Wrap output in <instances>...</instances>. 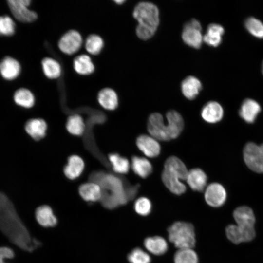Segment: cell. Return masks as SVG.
Instances as JSON below:
<instances>
[{
  "label": "cell",
  "mask_w": 263,
  "mask_h": 263,
  "mask_svg": "<svg viewBox=\"0 0 263 263\" xmlns=\"http://www.w3.org/2000/svg\"><path fill=\"white\" fill-rule=\"evenodd\" d=\"M167 125L171 139L176 138L184 128V120L181 115L177 111L171 110L166 114Z\"/></svg>",
  "instance_id": "obj_18"
},
{
  "label": "cell",
  "mask_w": 263,
  "mask_h": 263,
  "mask_svg": "<svg viewBox=\"0 0 263 263\" xmlns=\"http://www.w3.org/2000/svg\"><path fill=\"white\" fill-rule=\"evenodd\" d=\"M169 240L178 249L192 248L195 244L193 225L187 222H176L168 229Z\"/></svg>",
  "instance_id": "obj_2"
},
{
  "label": "cell",
  "mask_w": 263,
  "mask_h": 263,
  "mask_svg": "<svg viewBox=\"0 0 263 263\" xmlns=\"http://www.w3.org/2000/svg\"><path fill=\"white\" fill-rule=\"evenodd\" d=\"M25 130L33 139L38 140L45 136L47 124L41 118H32L26 122Z\"/></svg>",
  "instance_id": "obj_20"
},
{
  "label": "cell",
  "mask_w": 263,
  "mask_h": 263,
  "mask_svg": "<svg viewBox=\"0 0 263 263\" xmlns=\"http://www.w3.org/2000/svg\"><path fill=\"white\" fill-rule=\"evenodd\" d=\"M164 169L172 172L183 180H186L188 172L182 161L174 156H170L166 160Z\"/></svg>",
  "instance_id": "obj_28"
},
{
  "label": "cell",
  "mask_w": 263,
  "mask_h": 263,
  "mask_svg": "<svg viewBox=\"0 0 263 263\" xmlns=\"http://www.w3.org/2000/svg\"><path fill=\"white\" fill-rule=\"evenodd\" d=\"M225 233L228 240L235 244L251 241L255 238L256 234L254 227H243L236 224L227 225L225 228Z\"/></svg>",
  "instance_id": "obj_9"
},
{
  "label": "cell",
  "mask_w": 263,
  "mask_h": 263,
  "mask_svg": "<svg viewBox=\"0 0 263 263\" xmlns=\"http://www.w3.org/2000/svg\"><path fill=\"white\" fill-rule=\"evenodd\" d=\"M236 224L246 228H254L255 216L252 209L247 206H241L236 208L233 213Z\"/></svg>",
  "instance_id": "obj_12"
},
{
  "label": "cell",
  "mask_w": 263,
  "mask_h": 263,
  "mask_svg": "<svg viewBox=\"0 0 263 263\" xmlns=\"http://www.w3.org/2000/svg\"><path fill=\"white\" fill-rule=\"evenodd\" d=\"M136 144L138 148L149 157H156L160 153V145L152 136L145 134L139 135L137 138Z\"/></svg>",
  "instance_id": "obj_11"
},
{
  "label": "cell",
  "mask_w": 263,
  "mask_h": 263,
  "mask_svg": "<svg viewBox=\"0 0 263 263\" xmlns=\"http://www.w3.org/2000/svg\"><path fill=\"white\" fill-rule=\"evenodd\" d=\"M224 33V29L221 25L210 24L207 28L206 33L203 36V41L209 46L217 47L221 43Z\"/></svg>",
  "instance_id": "obj_26"
},
{
  "label": "cell",
  "mask_w": 263,
  "mask_h": 263,
  "mask_svg": "<svg viewBox=\"0 0 263 263\" xmlns=\"http://www.w3.org/2000/svg\"><path fill=\"white\" fill-rule=\"evenodd\" d=\"M73 68L79 75H87L92 74L95 70L94 65L89 55H80L75 58Z\"/></svg>",
  "instance_id": "obj_24"
},
{
  "label": "cell",
  "mask_w": 263,
  "mask_h": 263,
  "mask_svg": "<svg viewBox=\"0 0 263 263\" xmlns=\"http://www.w3.org/2000/svg\"><path fill=\"white\" fill-rule=\"evenodd\" d=\"M125 0H114V2H115L117 4H122L123 3Z\"/></svg>",
  "instance_id": "obj_42"
},
{
  "label": "cell",
  "mask_w": 263,
  "mask_h": 263,
  "mask_svg": "<svg viewBox=\"0 0 263 263\" xmlns=\"http://www.w3.org/2000/svg\"><path fill=\"white\" fill-rule=\"evenodd\" d=\"M109 159L112 165L113 169L120 174L127 173L130 169L128 160L118 154L112 153L109 155Z\"/></svg>",
  "instance_id": "obj_34"
},
{
  "label": "cell",
  "mask_w": 263,
  "mask_h": 263,
  "mask_svg": "<svg viewBox=\"0 0 263 263\" xmlns=\"http://www.w3.org/2000/svg\"><path fill=\"white\" fill-rule=\"evenodd\" d=\"M201 114L202 118L207 122L215 123L223 118L224 111L219 103L215 101H210L203 107Z\"/></svg>",
  "instance_id": "obj_13"
},
{
  "label": "cell",
  "mask_w": 263,
  "mask_h": 263,
  "mask_svg": "<svg viewBox=\"0 0 263 263\" xmlns=\"http://www.w3.org/2000/svg\"><path fill=\"white\" fill-rule=\"evenodd\" d=\"M261 110L260 104L252 99L244 100L240 107L239 115L245 121L253 123Z\"/></svg>",
  "instance_id": "obj_16"
},
{
  "label": "cell",
  "mask_w": 263,
  "mask_h": 263,
  "mask_svg": "<svg viewBox=\"0 0 263 263\" xmlns=\"http://www.w3.org/2000/svg\"><path fill=\"white\" fill-rule=\"evenodd\" d=\"M97 100L103 108L108 110H115L118 105L117 94L111 88L102 89L98 93Z\"/></svg>",
  "instance_id": "obj_19"
},
{
  "label": "cell",
  "mask_w": 263,
  "mask_h": 263,
  "mask_svg": "<svg viewBox=\"0 0 263 263\" xmlns=\"http://www.w3.org/2000/svg\"><path fill=\"white\" fill-rule=\"evenodd\" d=\"M246 166L252 171L263 173V144L258 145L253 142L247 143L243 150Z\"/></svg>",
  "instance_id": "obj_4"
},
{
  "label": "cell",
  "mask_w": 263,
  "mask_h": 263,
  "mask_svg": "<svg viewBox=\"0 0 263 263\" xmlns=\"http://www.w3.org/2000/svg\"><path fill=\"white\" fill-rule=\"evenodd\" d=\"M134 208L136 212L139 215L147 216L150 213L152 205L150 201L148 198L141 197L135 201Z\"/></svg>",
  "instance_id": "obj_38"
},
{
  "label": "cell",
  "mask_w": 263,
  "mask_h": 263,
  "mask_svg": "<svg viewBox=\"0 0 263 263\" xmlns=\"http://www.w3.org/2000/svg\"><path fill=\"white\" fill-rule=\"evenodd\" d=\"M128 260L130 263H150L149 255L140 248L133 249L128 255Z\"/></svg>",
  "instance_id": "obj_37"
},
{
  "label": "cell",
  "mask_w": 263,
  "mask_h": 263,
  "mask_svg": "<svg viewBox=\"0 0 263 263\" xmlns=\"http://www.w3.org/2000/svg\"><path fill=\"white\" fill-rule=\"evenodd\" d=\"M202 27L200 22L196 19H191L184 25L182 38L188 45L193 48H199L203 41Z\"/></svg>",
  "instance_id": "obj_5"
},
{
  "label": "cell",
  "mask_w": 263,
  "mask_h": 263,
  "mask_svg": "<svg viewBox=\"0 0 263 263\" xmlns=\"http://www.w3.org/2000/svg\"><path fill=\"white\" fill-rule=\"evenodd\" d=\"M82 44L83 38L80 33L75 30H70L60 38L58 47L64 54L72 55L79 51Z\"/></svg>",
  "instance_id": "obj_6"
},
{
  "label": "cell",
  "mask_w": 263,
  "mask_h": 263,
  "mask_svg": "<svg viewBox=\"0 0 263 263\" xmlns=\"http://www.w3.org/2000/svg\"><path fill=\"white\" fill-rule=\"evenodd\" d=\"M174 263H198V257L192 248L179 249L174 256Z\"/></svg>",
  "instance_id": "obj_35"
},
{
  "label": "cell",
  "mask_w": 263,
  "mask_h": 263,
  "mask_svg": "<svg viewBox=\"0 0 263 263\" xmlns=\"http://www.w3.org/2000/svg\"><path fill=\"white\" fill-rule=\"evenodd\" d=\"M227 194L225 188L220 184H210L206 188L205 199L207 203L212 207L222 206L226 199Z\"/></svg>",
  "instance_id": "obj_10"
},
{
  "label": "cell",
  "mask_w": 263,
  "mask_h": 263,
  "mask_svg": "<svg viewBox=\"0 0 263 263\" xmlns=\"http://www.w3.org/2000/svg\"><path fill=\"white\" fill-rule=\"evenodd\" d=\"M66 129L72 134L82 135L85 130V124L81 116L74 114L69 117L66 123Z\"/></svg>",
  "instance_id": "obj_33"
},
{
  "label": "cell",
  "mask_w": 263,
  "mask_h": 263,
  "mask_svg": "<svg viewBox=\"0 0 263 263\" xmlns=\"http://www.w3.org/2000/svg\"><path fill=\"white\" fill-rule=\"evenodd\" d=\"M21 67L15 59L7 56L0 63V73L1 76L6 80H13L19 75Z\"/></svg>",
  "instance_id": "obj_15"
},
{
  "label": "cell",
  "mask_w": 263,
  "mask_h": 263,
  "mask_svg": "<svg viewBox=\"0 0 263 263\" xmlns=\"http://www.w3.org/2000/svg\"><path fill=\"white\" fill-rule=\"evenodd\" d=\"M31 1L30 0H9V8L15 18L23 22H32L36 20L38 15L28 8Z\"/></svg>",
  "instance_id": "obj_7"
},
{
  "label": "cell",
  "mask_w": 263,
  "mask_h": 263,
  "mask_svg": "<svg viewBox=\"0 0 263 263\" xmlns=\"http://www.w3.org/2000/svg\"><path fill=\"white\" fill-rule=\"evenodd\" d=\"M15 257V253L12 248L6 245L0 246V263H10L8 261Z\"/></svg>",
  "instance_id": "obj_40"
},
{
  "label": "cell",
  "mask_w": 263,
  "mask_h": 263,
  "mask_svg": "<svg viewBox=\"0 0 263 263\" xmlns=\"http://www.w3.org/2000/svg\"><path fill=\"white\" fill-rule=\"evenodd\" d=\"M15 31V24L8 16H0V35L11 36Z\"/></svg>",
  "instance_id": "obj_39"
},
{
  "label": "cell",
  "mask_w": 263,
  "mask_h": 263,
  "mask_svg": "<svg viewBox=\"0 0 263 263\" xmlns=\"http://www.w3.org/2000/svg\"><path fill=\"white\" fill-rule=\"evenodd\" d=\"M84 163L82 159L78 155H72L69 157L68 163L64 169L65 176L70 179H75L78 177L82 172Z\"/></svg>",
  "instance_id": "obj_23"
},
{
  "label": "cell",
  "mask_w": 263,
  "mask_h": 263,
  "mask_svg": "<svg viewBox=\"0 0 263 263\" xmlns=\"http://www.w3.org/2000/svg\"><path fill=\"white\" fill-rule=\"evenodd\" d=\"M41 66L43 72L48 78L57 79L61 75V66L60 63L53 58H44L41 61Z\"/></svg>",
  "instance_id": "obj_30"
},
{
  "label": "cell",
  "mask_w": 263,
  "mask_h": 263,
  "mask_svg": "<svg viewBox=\"0 0 263 263\" xmlns=\"http://www.w3.org/2000/svg\"><path fill=\"white\" fill-rule=\"evenodd\" d=\"M202 89L200 81L193 76L186 77L181 83V91L188 99L195 98Z\"/></svg>",
  "instance_id": "obj_25"
},
{
  "label": "cell",
  "mask_w": 263,
  "mask_h": 263,
  "mask_svg": "<svg viewBox=\"0 0 263 263\" xmlns=\"http://www.w3.org/2000/svg\"><path fill=\"white\" fill-rule=\"evenodd\" d=\"M147 129L150 135L156 140H170L168 125L164 122L162 115L158 113L151 114L147 123Z\"/></svg>",
  "instance_id": "obj_8"
},
{
  "label": "cell",
  "mask_w": 263,
  "mask_h": 263,
  "mask_svg": "<svg viewBox=\"0 0 263 263\" xmlns=\"http://www.w3.org/2000/svg\"><path fill=\"white\" fill-rule=\"evenodd\" d=\"M133 16L140 26L156 31L159 23V10L149 2L139 3L134 8Z\"/></svg>",
  "instance_id": "obj_3"
},
{
  "label": "cell",
  "mask_w": 263,
  "mask_h": 263,
  "mask_svg": "<svg viewBox=\"0 0 263 263\" xmlns=\"http://www.w3.org/2000/svg\"><path fill=\"white\" fill-rule=\"evenodd\" d=\"M81 197L86 201L95 202L101 200L102 191L98 184L89 182L82 184L79 188Z\"/></svg>",
  "instance_id": "obj_22"
},
{
  "label": "cell",
  "mask_w": 263,
  "mask_h": 263,
  "mask_svg": "<svg viewBox=\"0 0 263 263\" xmlns=\"http://www.w3.org/2000/svg\"><path fill=\"white\" fill-rule=\"evenodd\" d=\"M94 183L101 187L103 205L109 208L126 204L129 200L127 188L118 177L111 174H97Z\"/></svg>",
  "instance_id": "obj_1"
},
{
  "label": "cell",
  "mask_w": 263,
  "mask_h": 263,
  "mask_svg": "<svg viewBox=\"0 0 263 263\" xmlns=\"http://www.w3.org/2000/svg\"><path fill=\"white\" fill-rule=\"evenodd\" d=\"M245 26L251 35L263 38V23L260 20L253 17L249 18L245 21Z\"/></svg>",
  "instance_id": "obj_36"
},
{
  "label": "cell",
  "mask_w": 263,
  "mask_h": 263,
  "mask_svg": "<svg viewBox=\"0 0 263 263\" xmlns=\"http://www.w3.org/2000/svg\"><path fill=\"white\" fill-rule=\"evenodd\" d=\"M207 179L204 171L199 168H194L188 172L186 180L192 190L201 192L204 190L206 186Z\"/></svg>",
  "instance_id": "obj_17"
},
{
  "label": "cell",
  "mask_w": 263,
  "mask_h": 263,
  "mask_svg": "<svg viewBox=\"0 0 263 263\" xmlns=\"http://www.w3.org/2000/svg\"><path fill=\"white\" fill-rule=\"evenodd\" d=\"M156 31L151 29L138 25L136 28V33L139 38L147 40L151 38Z\"/></svg>",
  "instance_id": "obj_41"
},
{
  "label": "cell",
  "mask_w": 263,
  "mask_h": 263,
  "mask_svg": "<svg viewBox=\"0 0 263 263\" xmlns=\"http://www.w3.org/2000/svg\"><path fill=\"white\" fill-rule=\"evenodd\" d=\"M35 217L38 223L45 227H53L57 222L53 210L47 205H42L37 208Z\"/></svg>",
  "instance_id": "obj_21"
},
{
  "label": "cell",
  "mask_w": 263,
  "mask_h": 263,
  "mask_svg": "<svg viewBox=\"0 0 263 263\" xmlns=\"http://www.w3.org/2000/svg\"><path fill=\"white\" fill-rule=\"evenodd\" d=\"M145 248L155 255L164 254L168 250V244L165 239L160 236L146 238L144 242Z\"/></svg>",
  "instance_id": "obj_27"
},
{
  "label": "cell",
  "mask_w": 263,
  "mask_h": 263,
  "mask_svg": "<svg viewBox=\"0 0 263 263\" xmlns=\"http://www.w3.org/2000/svg\"><path fill=\"white\" fill-rule=\"evenodd\" d=\"M104 42L102 38L96 34L90 35L86 38L84 45L87 52L92 55H97L102 50Z\"/></svg>",
  "instance_id": "obj_32"
},
{
  "label": "cell",
  "mask_w": 263,
  "mask_h": 263,
  "mask_svg": "<svg viewBox=\"0 0 263 263\" xmlns=\"http://www.w3.org/2000/svg\"><path fill=\"white\" fill-rule=\"evenodd\" d=\"M262 73H263V61L262 65Z\"/></svg>",
  "instance_id": "obj_43"
},
{
  "label": "cell",
  "mask_w": 263,
  "mask_h": 263,
  "mask_svg": "<svg viewBox=\"0 0 263 263\" xmlns=\"http://www.w3.org/2000/svg\"><path fill=\"white\" fill-rule=\"evenodd\" d=\"M161 177L164 184L172 193L179 195L186 191L185 185L180 181V179L172 172L164 169Z\"/></svg>",
  "instance_id": "obj_14"
},
{
  "label": "cell",
  "mask_w": 263,
  "mask_h": 263,
  "mask_svg": "<svg viewBox=\"0 0 263 263\" xmlns=\"http://www.w3.org/2000/svg\"><path fill=\"white\" fill-rule=\"evenodd\" d=\"M131 166L133 171L143 178L149 176L152 171L151 164L144 157L133 156L132 159Z\"/></svg>",
  "instance_id": "obj_29"
},
{
  "label": "cell",
  "mask_w": 263,
  "mask_h": 263,
  "mask_svg": "<svg viewBox=\"0 0 263 263\" xmlns=\"http://www.w3.org/2000/svg\"><path fill=\"white\" fill-rule=\"evenodd\" d=\"M14 100L18 105L25 108L33 107L35 101L33 94L26 88L17 90L14 94Z\"/></svg>",
  "instance_id": "obj_31"
}]
</instances>
